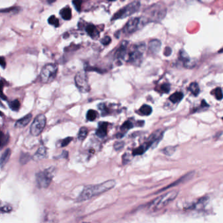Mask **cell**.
Masks as SVG:
<instances>
[{
    "label": "cell",
    "instance_id": "cell-1",
    "mask_svg": "<svg viewBox=\"0 0 223 223\" xmlns=\"http://www.w3.org/2000/svg\"><path fill=\"white\" fill-rule=\"evenodd\" d=\"M115 184V180H109L100 184H95V185L85 187L82 190L80 195L79 196L77 201L78 202L86 201L94 196L101 194L113 189Z\"/></svg>",
    "mask_w": 223,
    "mask_h": 223
},
{
    "label": "cell",
    "instance_id": "cell-2",
    "mask_svg": "<svg viewBox=\"0 0 223 223\" xmlns=\"http://www.w3.org/2000/svg\"><path fill=\"white\" fill-rule=\"evenodd\" d=\"M177 195L178 192L177 190H173V191L164 194L157 198L151 202L149 205V209L153 211H158L162 209L167 205H168L170 202L174 200Z\"/></svg>",
    "mask_w": 223,
    "mask_h": 223
},
{
    "label": "cell",
    "instance_id": "cell-3",
    "mask_svg": "<svg viewBox=\"0 0 223 223\" xmlns=\"http://www.w3.org/2000/svg\"><path fill=\"white\" fill-rule=\"evenodd\" d=\"M56 174V168L54 167H50L45 171L38 172L36 174V180L38 186L43 189L47 188L53 179Z\"/></svg>",
    "mask_w": 223,
    "mask_h": 223
},
{
    "label": "cell",
    "instance_id": "cell-4",
    "mask_svg": "<svg viewBox=\"0 0 223 223\" xmlns=\"http://www.w3.org/2000/svg\"><path fill=\"white\" fill-rule=\"evenodd\" d=\"M58 66L54 64H46L43 67L41 72V79L43 83H49L56 77Z\"/></svg>",
    "mask_w": 223,
    "mask_h": 223
},
{
    "label": "cell",
    "instance_id": "cell-5",
    "mask_svg": "<svg viewBox=\"0 0 223 223\" xmlns=\"http://www.w3.org/2000/svg\"><path fill=\"white\" fill-rule=\"evenodd\" d=\"M166 7L165 5L158 4L152 5L147 11L149 20L152 22H158L162 20L166 14Z\"/></svg>",
    "mask_w": 223,
    "mask_h": 223
},
{
    "label": "cell",
    "instance_id": "cell-6",
    "mask_svg": "<svg viewBox=\"0 0 223 223\" xmlns=\"http://www.w3.org/2000/svg\"><path fill=\"white\" fill-rule=\"evenodd\" d=\"M140 3L137 1H135L131 4L127 5L124 8L121 9L118 12H117L113 15L112 20H117L120 19H124L126 17L132 15L136 13L139 9Z\"/></svg>",
    "mask_w": 223,
    "mask_h": 223
},
{
    "label": "cell",
    "instance_id": "cell-7",
    "mask_svg": "<svg viewBox=\"0 0 223 223\" xmlns=\"http://www.w3.org/2000/svg\"><path fill=\"white\" fill-rule=\"evenodd\" d=\"M46 119L45 115L39 114L34 119L30 127V133L34 136H38L45 128Z\"/></svg>",
    "mask_w": 223,
    "mask_h": 223
},
{
    "label": "cell",
    "instance_id": "cell-8",
    "mask_svg": "<svg viewBox=\"0 0 223 223\" xmlns=\"http://www.w3.org/2000/svg\"><path fill=\"white\" fill-rule=\"evenodd\" d=\"M76 86L81 93H87L90 90L87 75L85 71H81L77 73L75 77Z\"/></svg>",
    "mask_w": 223,
    "mask_h": 223
},
{
    "label": "cell",
    "instance_id": "cell-9",
    "mask_svg": "<svg viewBox=\"0 0 223 223\" xmlns=\"http://www.w3.org/2000/svg\"><path fill=\"white\" fill-rule=\"evenodd\" d=\"M145 51V45L143 44L136 46L129 54L128 61H130L132 64H136V65L139 64L142 60Z\"/></svg>",
    "mask_w": 223,
    "mask_h": 223
},
{
    "label": "cell",
    "instance_id": "cell-10",
    "mask_svg": "<svg viewBox=\"0 0 223 223\" xmlns=\"http://www.w3.org/2000/svg\"><path fill=\"white\" fill-rule=\"evenodd\" d=\"M140 24V19L139 18H132L127 22L124 27V31L128 34H132L136 31Z\"/></svg>",
    "mask_w": 223,
    "mask_h": 223
},
{
    "label": "cell",
    "instance_id": "cell-11",
    "mask_svg": "<svg viewBox=\"0 0 223 223\" xmlns=\"http://www.w3.org/2000/svg\"><path fill=\"white\" fill-rule=\"evenodd\" d=\"M127 45H128V42L123 41L121 45L120 46V47L118 49H117V51L115 53V58L117 60L121 61L122 60L124 59L126 54H127Z\"/></svg>",
    "mask_w": 223,
    "mask_h": 223
},
{
    "label": "cell",
    "instance_id": "cell-12",
    "mask_svg": "<svg viewBox=\"0 0 223 223\" xmlns=\"http://www.w3.org/2000/svg\"><path fill=\"white\" fill-rule=\"evenodd\" d=\"M209 198L208 197H204L202 198L199 199L197 202H196L195 203L192 204L189 206L185 208L186 209H202L205 206V205L207 204Z\"/></svg>",
    "mask_w": 223,
    "mask_h": 223
},
{
    "label": "cell",
    "instance_id": "cell-13",
    "mask_svg": "<svg viewBox=\"0 0 223 223\" xmlns=\"http://www.w3.org/2000/svg\"><path fill=\"white\" fill-rule=\"evenodd\" d=\"M108 122H101L99 123L98 128L97 129L96 132V136L100 137V138H104L107 136V128H108Z\"/></svg>",
    "mask_w": 223,
    "mask_h": 223
},
{
    "label": "cell",
    "instance_id": "cell-14",
    "mask_svg": "<svg viewBox=\"0 0 223 223\" xmlns=\"http://www.w3.org/2000/svg\"><path fill=\"white\" fill-rule=\"evenodd\" d=\"M179 59L183 62L184 66L185 67H187V68H191V67L194 66V64L192 62L189 55H188L187 52H184L183 50H181L179 52Z\"/></svg>",
    "mask_w": 223,
    "mask_h": 223
},
{
    "label": "cell",
    "instance_id": "cell-15",
    "mask_svg": "<svg viewBox=\"0 0 223 223\" xmlns=\"http://www.w3.org/2000/svg\"><path fill=\"white\" fill-rule=\"evenodd\" d=\"M152 145L151 142H149V140H147V142H146L145 143H143L142 145H140L138 147L134 149V151H132V154L134 156H136V155H141L144 153V152L147 151V149L149 148H150L151 147H152Z\"/></svg>",
    "mask_w": 223,
    "mask_h": 223
},
{
    "label": "cell",
    "instance_id": "cell-16",
    "mask_svg": "<svg viewBox=\"0 0 223 223\" xmlns=\"http://www.w3.org/2000/svg\"><path fill=\"white\" fill-rule=\"evenodd\" d=\"M32 119V114L29 113L27 115L24 116L22 118L19 119L15 122V127L17 128H22L25 127L26 125H28L30 122L31 121V120Z\"/></svg>",
    "mask_w": 223,
    "mask_h": 223
},
{
    "label": "cell",
    "instance_id": "cell-17",
    "mask_svg": "<svg viewBox=\"0 0 223 223\" xmlns=\"http://www.w3.org/2000/svg\"><path fill=\"white\" fill-rule=\"evenodd\" d=\"M163 136V132L161 130H158L155 131L154 133H152L151 136L149 137L148 140L151 142L152 146L154 145H157L160 142Z\"/></svg>",
    "mask_w": 223,
    "mask_h": 223
},
{
    "label": "cell",
    "instance_id": "cell-18",
    "mask_svg": "<svg viewBox=\"0 0 223 223\" xmlns=\"http://www.w3.org/2000/svg\"><path fill=\"white\" fill-rule=\"evenodd\" d=\"M46 149L44 145H41L39 148L37 149L36 153L32 157L33 160L35 161H39L43 159L46 157Z\"/></svg>",
    "mask_w": 223,
    "mask_h": 223
},
{
    "label": "cell",
    "instance_id": "cell-19",
    "mask_svg": "<svg viewBox=\"0 0 223 223\" xmlns=\"http://www.w3.org/2000/svg\"><path fill=\"white\" fill-rule=\"evenodd\" d=\"M160 41L158 39H152L149 43V49L152 53L157 54L160 51L161 47Z\"/></svg>",
    "mask_w": 223,
    "mask_h": 223
},
{
    "label": "cell",
    "instance_id": "cell-20",
    "mask_svg": "<svg viewBox=\"0 0 223 223\" xmlns=\"http://www.w3.org/2000/svg\"><path fill=\"white\" fill-rule=\"evenodd\" d=\"M85 30H86L88 35H89V36L92 38V39H96L99 36V32L94 25H93V24L88 25L86 27Z\"/></svg>",
    "mask_w": 223,
    "mask_h": 223
},
{
    "label": "cell",
    "instance_id": "cell-21",
    "mask_svg": "<svg viewBox=\"0 0 223 223\" xmlns=\"http://www.w3.org/2000/svg\"><path fill=\"white\" fill-rule=\"evenodd\" d=\"M192 174H193V172L189 173V174H187V175H184L183 177H182L181 178H180L179 179H178V180L176 181L175 182V183H174L173 184H170V185H168L167 187L164 188V189H162V190H160V191H163V190H166V189H169V187H174V186H175V185H177V184H180V183H183V182H184V181H186L187 180L189 179L190 178H191V177H192Z\"/></svg>",
    "mask_w": 223,
    "mask_h": 223
},
{
    "label": "cell",
    "instance_id": "cell-22",
    "mask_svg": "<svg viewBox=\"0 0 223 223\" xmlns=\"http://www.w3.org/2000/svg\"><path fill=\"white\" fill-rule=\"evenodd\" d=\"M11 151L10 149H7L5 150L4 153L2 154L1 157V160H0V165H1V168L4 166V165L7 164V162L9 161L11 157Z\"/></svg>",
    "mask_w": 223,
    "mask_h": 223
},
{
    "label": "cell",
    "instance_id": "cell-23",
    "mask_svg": "<svg viewBox=\"0 0 223 223\" xmlns=\"http://www.w3.org/2000/svg\"><path fill=\"white\" fill-rule=\"evenodd\" d=\"M60 14L63 19L65 20H69L71 19L72 16L71 9L69 7H64L62 9H61Z\"/></svg>",
    "mask_w": 223,
    "mask_h": 223
},
{
    "label": "cell",
    "instance_id": "cell-24",
    "mask_svg": "<svg viewBox=\"0 0 223 223\" xmlns=\"http://www.w3.org/2000/svg\"><path fill=\"white\" fill-rule=\"evenodd\" d=\"M183 98V94L181 92H175L169 96V100L174 104H177V103L180 102L182 99Z\"/></svg>",
    "mask_w": 223,
    "mask_h": 223
},
{
    "label": "cell",
    "instance_id": "cell-25",
    "mask_svg": "<svg viewBox=\"0 0 223 223\" xmlns=\"http://www.w3.org/2000/svg\"><path fill=\"white\" fill-rule=\"evenodd\" d=\"M98 117V113L94 109H90L87 111L86 119L89 121H94Z\"/></svg>",
    "mask_w": 223,
    "mask_h": 223
},
{
    "label": "cell",
    "instance_id": "cell-26",
    "mask_svg": "<svg viewBox=\"0 0 223 223\" xmlns=\"http://www.w3.org/2000/svg\"><path fill=\"white\" fill-rule=\"evenodd\" d=\"M152 111V109L150 105H143L139 109V112L143 115H151Z\"/></svg>",
    "mask_w": 223,
    "mask_h": 223
},
{
    "label": "cell",
    "instance_id": "cell-27",
    "mask_svg": "<svg viewBox=\"0 0 223 223\" xmlns=\"http://www.w3.org/2000/svg\"><path fill=\"white\" fill-rule=\"evenodd\" d=\"M88 133H89V131H88V129L86 127L81 128L78 133V139L80 141L84 140L87 137Z\"/></svg>",
    "mask_w": 223,
    "mask_h": 223
},
{
    "label": "cell",
    "instance_id": "cell-28",
    "mask_svg": "<svg viewBox=\"0 0 223 223\" xmlns=\"http://www.w3.org/2000/svg\"><path fill=\"white\" fill-rule=\"evenodd\" d=\"M189 90L194 96H198L199 93V88L198 83H192L189 86Z\"/></svg>",
    "mask_w": 223,
    "mask_h": 223
},
{
    "label": "cell",
    "instance_id": "cell-29",
    "mask_svg": "<svg viewBox=\"0 0 223 223\" xmlns=\"http://www.w3.org/2000/svg\"><path fill=\"white\" fill-rule=\"evenodd\" d=\"M132 127H133L132 122L130 121H127L123 123V124L121 126V130L124 133H125Z\"/></svg>",
    "mask_w": 223,
    "mask_h": 223
},
{
    "label": "cell",
    "instance_id": "cell-30",
    "mask_svg": "<svg viewBox=\"0 0 223 223\" xmlns=\"http://www.w3.org/2000/svg\"><path fill=\"white\" fill-rule=\"evenodd\" d=\"M176 151V147L174 146H169L167 147L164 148L162 149V152L164 154L167 155V156H172Z\"/></svg>",
    "mask_w": 223,
    "mask_h": 223
},
{
    "label": "cell",
    "instance_id": "cell-31",
    "mask_svg": "<svg viewBox=\"0 0 223 223\" xmlns=\"http://www.w3.org/2000/svg\"><path fill=\"white\" fill-rule=\"evenodd\" d=\"M30 158V155L28 153H22L20 157V163L22 164V165H24V164H26L29 162Z\"/></svg>",
    "mask_w": 223,
    "mask_h": 223
},
{
    "label": "cell",
    "instance_id": "cell-32",
    "mask_svg": "<svg viewBox=\"0 0 223 223\" xmlns=\"http://www.w3.org/2000/svg\"><path fill=\"white\" fill-rule=\"evenodd\" d=\"M48 22L49 24L54 26L56 28H58L59 26V20L54 15H52L49 17L48 19Z\"/></svg>",
    "mask_w": 223,
    "mask_h": 223
},
{
    "label": "cell",
    "instance_id": "cell-33",
    "mask_svg": "<svg viewBox=\"0 0 223 223\" xmlns=\"http://www.w3.org/2000/svg\"><path fill=\"white\" fill-rule=\"evenodd\" d=\"M9 107L13 111H18L20 107V103L18 99H14V100L10 102Z\"/></svg>",
    "mask_w": 223,
    "mask_h": 223
},
{
    "label": "cell",
    "instance_id": "cell-34",
    "mask_svg": "<svg viewBox=\"0 0 223 223\" xmlns=\"http://www.w3.org/2000/svg\"><path fill=\"white\" fill-rule=\"evenodd\" d=\"M9 136L8 134H4L3 132L1 133V149H3V147L5 145H6L7 142H9Z\"/></svg>",
    "mask_w": 223,
    "mask_h": 223
},
{
    "label": "cell",
    "instance_id": "cell-35",
    "mask_svg": "<svg viewBox=\"0 0 223 223\" xmlns=\"http://www.w3.org/2000/svg\"><path fill=\"white\" fill-rule=\"evenodd\" d=\"M214 94H215L216 99H218V100H221L223 98V94L221 88H217V89H216L215 91H214Z\"/></svg>",
    "mask_w": 223,
    "mask_h": 223
},
{
    "label": "cell",
    "instance_id": "cell-36",
    "mask_svg": "<svg viewBox=\"0 0 223 223\" xmlns=\"http://www.w3.org/2000/svg\"><path fill=\"white\" fill-rule=\"evenodd\" d=\"M73 4L74 5L75 9L77 10L78 12H80L81 10V5L82 3H83V0H73Z\"/></svg>",
    "mask_w": 223,
    "mask_h": 223
},
{
    "label": "cell",
    "instance_id": "cell-37",
    "mask_svg": "<svg viewBox=\"0 0 223 223\" xmlns=\"http://www.w3.org/2000/svg\"><path fill=\"white\" fill-rule=\"evenodd\" d=\"M73 139V137H66V138L64 139L62 141H61V147H66L67 145H68L70 142H71Z\"/></svg>",
    "mask_w": 223,
    "mask_h": 223
},
{
    "label": "cell",
    "instance_id": "cell-38",
    "mask_svg": "<svg viewBox=\"0 0 223 223\" xmlns=\"http://www.w3.org/2000/svg\"><path fill=\"white\" fill-rule=\"evenodd\" d=\"M160 89L163 92L168 93L169 92V90H170V85L169 84H167V83L162 84L160 86Z\"/></svg>",
    "mask_w": 223,
    "mask_h": 223
},
{
    "label": "cell",
    "instance_id": "cell-39",
    "mask_svg": "<svg viewBox=\"0 0 223 223\" xmlns=\"http://www.w3.org/2000/svg\"><path fill=\"white\" fill-rule=\"evenodd\" d=\"M124 147V142H117L114 144V149L116 151H119Z\"/></svg>",
    "mask_w": 223,
    "mask_h": 223
},
{
    "label": "cell",
    "instance_id": "cell-40",
    "mask_svg": "<svg viewBox=\"0 0 223 223\" xmlns=\"http://www.w3.org/2000/svg\"><path fill=\"white\" fill-rule=\"evenodd\" d=\"M111 37H109V36L105 37L101 40V43L105 46L108 45L109 44L111 43Z\"/></svg>",
    "mask_w": 223,
    "mask_h": 223
},
{
    "label": "cell",
    "instance_id": "cell-41",
    "mask_svg": "<svg viewBox=\"0 0 223 223\" xmlns=\"http://www.w3.org/2000/svg\"><path fill=\"white\" fill-rule=\"evenodd\" d=\"M12 210V207L11 206H8V205H5L3 206L1 208V211L2 213H9Z\"/></svg>",
    "mask_w": 223,
    "mask_h": 223
},
{
    "label": "cell",
    "instance_id": "cell-42",
    "mask_svg": "<svg viewBox=\"0 0 223 223\" xmlns=\"http://www.w3.org/2000/svg\"><path fill=\"white\" fill-rule=\"evenodd\" d=\"M172 54V49L169 47V46H167L166 48H165L164 51V54L166 56H169L171 55Z\"/></svg>",
    "mask_w": 223,
    "mask_h": 223
},
{
    "label": "cell",
    "instance_id": "cell-43",
    "mask_svg": "<svg viewBox=\"0 0 223 223\" xmlns=\"http://www.w3.org/2000/svg\"><path fill=\"white\" fill-rule=\"evenodd\" d=\"M68 152L66 151H64L62 152V153H61L60 154V157H58V158H67V157H68Z\"/></svg>",
    "mask_w": 223,
    "mask_h": 223
},
{
    "label": "cell",
    "instance_id": "cell-44",
    "mask_svg": "<svg viewBox=\"0 0 223 223\" xmlns=\"http://www.w3.org/2000/svg\"><path fill=\"white\" fill-rule=\"evenodd\" d=\"M0 64H1L2 68H5L6 67V61H5V60L4 57H1V59H0Z\"/></svg>",
    "mask_w": 223,
    "mask_h": 223
},
{
    "label": "cell",
    "instance_id": "cell-45",
    "mask_svg": "<svg viewBox=\"0 0 223 223\" xmlns=\"http://www.w3.org/2000/svg\"><path fill=\"white\" fill-rule=\"evenodd\" d=\"M56 1V0H48V3L49 4H52V3H53Z\"/></svg>",
    "mask_w": 223,
    "mask_h": 223
},
{
    "label": "cell",
    "instance_id": "cell-46",
    "mask_svg": "<svg viewBox=\"0 0 223 223\" xmlns=\"http://www.w3.org/2000/svg\"><path fill=\"white\" fill-rule=\"evenodd\" d=\"M108 1H116V0H108Z\"/></svg>",
    "mask_w": 223,
    "mask_h": 223
}]
</instances>
